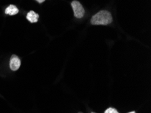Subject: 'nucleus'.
Returning <instances> with one entry per match:
<instances>
[{
	"label": "nucleus",
	"mask_w": 151,
	"mask_h": 113,
	"mask_svg": "<svg viewBox=\"0 0 151 113\" xmlns=\"http://www.w3.org/2000/svg\"><path fill=\"white\" fill-rule=\"evenodd\" d=\"M20 64H21V62L17 56L16 55H12L10 58V68L12 71H16L18 70L20 68Z\"/></svg>",
	"instance_id": "obj_3"
},
{
	"label": "nucleus",
	"mask_w": 151,
	"mask_h": 113,
	"mask_svg": "<svg viewBox=\"0 0 151 113\" xmlns=\"http://www.w3.org/2000/svg\"><path fill=\"white\" fill-rule=\"evenodd\" d=\"M18 12L19 11H18V9L17 8V7L14 5H12V4H11V5L9 6L8 8L6 9L5 13L6 14L13 16V15L17 14Z\"/></svg>",
	"instance_id": "obj_5"
},
{
	"label": "nucleus",
	"mask_w": 151,
	"mask_h": 113,
	"mask_svg": "<svg viewBox=\"0 0 151 113\" xmlns=\"http://www.w3.org/2000/svg\"><path fill=\"white\" fill-rule=\"evenodd\" d=\"M91 113H95V112H91Z\"/></svg>",
	"instance_id": "obj_10"
},
{
	"label": "nucleus",
	"mask_w": 151,
	"mask_h": 113,
	"mask_svg": "<svg viewBox=\"0 0 151 113\" xmlns=\"http://www.w3.org/2000/svg\"><path fill=\"white\" fill-rule=\"evenodd\" d=\"M129 113H136V112H135V111H132V112H129Z\"/></svg>",
	"instance_id": "obj_8"
},
{
	"label": "nucleus",
	"mask_w": 151,
	"mask_h": 113,
	"mask_svg": "<svg viewBox=\"0 0 151 113\" xmlns=\"http://www.w3.org/2000/svg\"><path fill=\"white\" fill-rule=\"evenodd\" d=\"M39 17H40V16H39L38 14L35 13L33 10L29 12L27 15V19L31 23H35L37 22Z\"/></svg>",
	"instance_id": "obj_4"
},
{
	"label": "nucleus",
	"mask_w": 151,
	"mask_h": 113,
	"mask_svg": "<svg viewBox=\"0 0 151 113\" xmlns=\"http://www.w3.org/2000/svg\"><path fill=\"white\" fill-rule=\"evenodd\" d=\"M71 6L74 12V16L77 18H81L85 14V10L83 7L78 1H73L71 3Z\"/></svg>",
	"instance_id": "obj_2"
},
{
	"label": "nucleus",
	"mask_w": 151,
	"mask_h": 113,
	"mask_svg": "<svg viewBox=\"0 0 151 113\" xmlns=\"http://www.w3.org/2000/svg\"><path fill=\"white\" fill-rule=\"evenodd\" d=\"M113 22V17L111 12L107 10H101L93 15L91 19L93 25H107Z\"/></svg>",
	"instance_id": "obj_1"
},
{
	"label": "nucleus",
	"mask_w": 151,
	"mask_h": 113,
	"mask_svg": "<svg viewBox=\"0 0 151 113\" xmlns=\"http://www.w3.org/2000/svg\"><path fill=\"white\" fill-rule=\"evenodd\" d=\"M104 113H119V112L115 109V108H109L105 110Z\"/></svg>",
	"instance_id": "obj_6"
},
{
	"label": "nucleus",
	"mask_w": 151,
	"mask_h": 113,
	"mask_svg": "<svg viewBox=\"0 0 151 113\" xmlns=\"http://www.w3.org/2000/svg\"><path fill=\"white\" fill-rule=\"evenodd\" d=\"M36 1H37L38 3L42 4V3H43V2H44V1H45V0H36Z\"/></svg>",
	"instance_id": "obj_7"
},
{
	"label": "nucleus",
	"mask_w": 151,
	"mask_h": 113,
	"mask_svg": "<svg viewBox=\"0 0 151 113\" xmlns=\"http://www.w3.org/2000/svg\"><path fill=\"white\" fill-rule=\"evenodd\" d=\"M78 113H83V112H79Z\"/></svg>",
	"instance_id": "obj_9"
}]
</instances>
